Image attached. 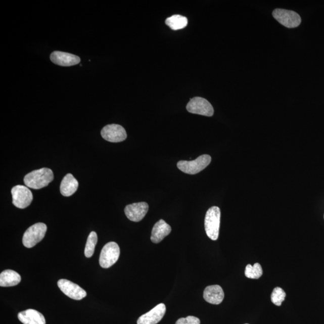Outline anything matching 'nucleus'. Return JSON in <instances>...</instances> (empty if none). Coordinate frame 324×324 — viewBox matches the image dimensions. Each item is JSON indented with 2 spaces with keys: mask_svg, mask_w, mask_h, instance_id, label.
Returning <instances> with one entry per match:
<instances>
[{
  "mask_svg": "<svg viewBox=\"0 0 324 324\" xmlns=\"http://www.w3.org/2000/svg\"><path fill=\"white\" fill-rule=\"evenodd\" d=\"M54 179L52 170L43 168L35 170L25 176L24 181L27 187L33 189H40L47 187Z\"/></svg>",
  "mask_w": 324,
  "mask_h": 324,
  "instance_id": "nucleus-1",
  "label": "nucleus"
},
{
  "mask_svg": "<svg viewBox=\"0 0 324 324\" xmlns=\"http://www.w3.org/2000/svg\"><path fill=\"white\" fill-rule=\"evenodd\" d=\"M220 210L216 206L208 209L205 217V229L211 240H217L219 235Z\"/></svg>",
  "mask_w": 324,
  "mask_h": 324,
  "instance_id": "nucleus-2",
  "label": "nucleus"
},
{
  "mask_svg": "<svg viewBox=\"0 0 324 324\" xmlns=\"http://www.w3.org/2000/svg\"><path fill=\"white\" fill-rule=\"evenodd\" d=\"M47 226L43 223L33 224L25 232L22 243L27 248H33L37 243L40 242L45 236Z\"/></svg>",
  "mask_w": 324,
  "mask_h": 324,
  "instance_id": "nucleus-3",
  "label": "nucleus"
},
{
  "mask_svg": "<svg viewBox=\"0 0 324 324\" xmlns=\"http://www.w3.org/2000/svg\"><path fill=\"white\" fill-rule=\"evenodd\" d=\"M211 161V156L207 155H202L197 159L192 161L181 160L177 163L178 168L186 174L194 175L203 171L210 165Z\"/></svg>",
  "mask_w": 324,
  "mask_h": 324,
  "instance_id": "nucleus-4",
  "label": "nucleus"
},
{
  "mask_svg": "<svg viewBox=\"0 0 324 324\" xmlns=\"http://www.w3.org/2000/svg\"><path fill=\"white\" fill-rule=\"evenodd\" d=\"M120 249L116 243L110 242L103 248L99 264L102 268H108L112 267L120 257Z\"/></svg>",
  "mask_w": 324,
  "mask_h": 324,
  "instance_id": "nucleus-5",
  "label": "nucleus"
},
{
  "mask_svg": "<svg viewBox=\"0 0 324 324\" xmlns=\"http://www.w3.org/2000/svg\"><path fill=\"white\" fill-rule=\"evenodd\" d=\"M11 193L13 204L20 209L28 207L33 201V194L27 186H15L12 188Z\"/></svg>",
  "mask_w": 324,
  "mask_h": 324,
  "instance_id": "nucleus-6",
  "label": "nucleus"
},
{
  "mask_svg": "<svg viewBox=\"0 0 324 324\" xmlns=\"http://www.w3.org/2000/svg\"><path fill=\"white\" fill-rule=\"evenodd\" d=\"M272 16L274 19L288 28H296L301 24L300 16L296 12L289 11L282 9H276L272 12Z\"/></svg>",
  "mask_w": 324,
  "mask_h": 324,
  "instance_id": "nucleus-7",
  "label": "nucleus"
},
{
  "mask_svg": "<svg viewBox=\"0 0 324 324\" xmlns=\"http://www.w3.org/2000/svg\"><path fill=\"white\" fill-rule=\"evenodd\" d=\"M187 110L192 114L211 117L214 114L213 106L206 99L202 98L192 99L187 105Z\"/></svg>",
  "mask_w": 324,
  "mask_h": 324,
  "instance_id": "nucleus-8",
  "label": "nucleus"
},
{
  "mask_svg": "<svg viewBox=\"0 0 324 324\" xmlns=\"http://www.w3.org/2000/svg\"><path fill=\"white\" fill-rule=\"evenodd\" d=\"M101 135L111 143H120L127 138L126 131L120 125L109 124L103 128Z\"/></svg>",
  "mask_w": 324,
  "mask_h": 324,
  "instance_id": "nucleus-9",
  "label": "nucleus"
},
{
  "mask_svg": "<svg viewBox=\"0 0 324 324\" xmlns=\"http://www.w3.org/2000/svg\"><path fill=\"white\" fill-rule=\"evenodd\" d=\"M58 287L67 297L75 300H81L86 296L84 290L71 281L60 279L58 282Z\"/></svg>",
  "mask_w": 324,
  "mask_h": 324,
  "instance_id": "nucleus-10",
  "label": "nucleus"
},
{
  "mask_svg": "<svg viewBox=\"0 0 324 324\" xmlns=\"http://www.w3.org/2000/svg\"><path fill=\"white\" fill-rule=\"evenodd\" d=\"M149 205L144 202L127 205L124 209L126 217L132 222H140L149 211Z\"/></svg>",
  "mask_w": 324,
  "mask_h": 324,
  "instance_id": "nucleus-11",
  "label": "nucleus"
},
{
  "mask_svg": "<svg viewBox=\"0 0 324 324\" xmlns=\"http://www.w3.org/2000/svg\"><path fill=\"white\" fill-rule=\"evenodd\" d=\"M165 304L160 303L149 312L139 317L137 324H157L161 320L166 313Z\"/></svg>",
  "mask_w": 324,
  "mask_h": 324,
  "instance_id": "nucleus-12",
  "label": "nucleus"
},
{
  "mask_svg": "<svg viewBox=\"0 0 324 324\" xmlns=\"http://www.w3.org/2000/svg\"><path fill=\"white\" fill-rule=\"evenodd\" d=\"M50 59L56 65L65 67L76 65L81 62L79 57L62 51H54L51 54Z\"/></svg>",
  "mask_w": 324,
  "mask_h": 324,
  "instance_id": "nucleus-13",
  "label": "nucleus"
},
{
  "mask_svg": "<svg viewBox=\"0 0 324 324\" xmlns=\"http://www.w3.org/2000/svg\"><path fill=\"white\" fill-rule=\"evenodd\" d=\"M203 297L208 303L219 304L222 302L224 294L223 289L219 285H211L205 289Z\"/></svg>",
  "mask_w": 324,
  "mask_h": 324,
  "instance_id": "nucleus-14",
  "label": "nucleus"
},
{
  "mask_svg": "<svg viewBox=\"0 0 324 324\" xmlns=\"http://www.w3.org/2000/svg\"><path fill=\"white\" fill-rule=\"evenodd\" d=\"M18 319L23 324H46L44 316L34 309H28L19 312Z\"/></svg>",
  "mask_w": 324,
  "mask_h": 324,
  "instance_id": "nucleus-15",
  "label": "nucleus"
},
{
  "mask_svg": "<svg viewBox=\"0 0 324 324\" xmlns=\"http://www.w3.org/2000/svg\"><path fill=\"white\" fill-rule=\"evenodd\" d=\"M171 230V227L165 220H160L153 227L151 240L154 243H159L168 236Z\"/></svg>",
  "mask_w": 324,
  "mask_h": 324,
  "instance_id": "nucleus-16",
  "label": "nucleus"
},
{
  "mask_svg": "<svg viewBox=\"0 0 324 324\" xmlns=\"http://www.w3.org/2000/svg\"><path fill=\"white\" fill-rule=\"evenodd\" d=\"M78 181L71 174H67L63 178L60 185V192L64 197H70L78 190Z\"/></svg>",
  "mask_w": 324,
  "mask_h": 324,
  "instance_id": "nucleus-17",
  "label": "nucleus"
},
{
  "mask_svg": "<svg viewBox=\"0 0 324 324\" xmlns=\"http://www.w3.org/2000/svg\"><path fill=\"white\" fill-rule=\"evenodd\" d=\"M21 281V275L12 269H6L0 274V286L2 287H14Z\"/></svg>",
  "mask_w": 324,
  "mask_h": 324,
  "instance_id": "nucleus-18",
  "label": "nucleus"
},
{
  "mask_svg": "<svg viewBox=\"0 0 324 324\" xmlns=\"http://www.w3.org/2000/svg\"><path fill=\"white\" fill-rule=\"evenodd\" d=\"M165 22L172 30H178L187 26L188 19L182 16L175 15L167 19Z\"/></svg>",
  "mask_w": 324,
  "mask_h": 324,
  "instance_id": "nucleus-19",
  "label": "nucleus"
},
{
  "mask_svg": "<svg viewBox=\"0 0 324 324\" xmlns=\"http://www.w3.org/2000/svg\"><path fill=\"white\" fill-rule=\"evenodd\" d=\"M98 243V235L96 232H92L87 239L85 248V255L86 258H91L94 254L95 247Z\"/></svg>",
  "mask_w": 324,
  "mask_h": 324,
  "instance_id": "nucleus-20",
  "label": "nucleus"
},
{
  "mask_svg": "<svg viewBox=\"0 0 324 324\" xmlns=\"http://www.w3.org/2000/svg\"><path fill=\"white\" fill-rule=\"evenodd\" d=\"M263 271L261 265L256 263L254 265L248 264L246 266L245 275L247 277L253 279H258L262 276Z\"/></svg>",
  "mask_w": 324,
  "mask_h": 324,
  "instance_id": "nucleus-21",
  "label": "nucleus"
},
{
  "mask_svg": "<svg viewBox=\"0 0 324 324\" xmlns=\"http://www.w3.org/2000/svg\"><path fill=\"white\" fill-rule=\"evenodd\" d=\"M285 297H286V293H285L283 289L280 287H276L272 291L271 300L272 303L275 304V306H281L282 302L285 300Z\"/></svg>",
  "mask_w": 324,
  "mask_h": 324,
  "instance_id": "nucleus-22",
  "label": "nucleus"
},
{
  "mask_svg": "<svg viewBox=\"0 0 324 324\" xmlns=\"http://www.w3.org/2000/svg\"><path fill=\"white\" fill-rule=\"evenodd\" d=\"M200 319L193 316H189L186 317H181L177 320L175 324H200Z\"/></svg>",
  "mask_w": 324,
  "mask_h": 324,
  "instance_id": "nucleus-23",
  "label": "nucleus"
},
{
  "mask_svg": "<svg viewBox=\"0 0 324 324\" xmlns=\"http://www.w3.org/2000/svg\"><path fill=\"white\" fill-rule=\"evenodd\" d=\"M245 324H248V323H245Z\"/></svg>",
  "mask_w": 324,
  "mask_h": 324,
  "instance_id": "nucleus-24",
  "label": "nucleus"
}]
</instances>
